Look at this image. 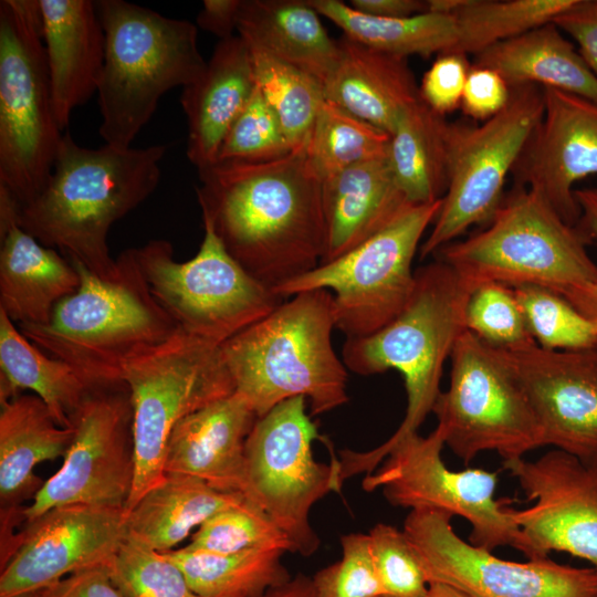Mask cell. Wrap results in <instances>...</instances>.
Segmentation results:
<instances>
[{"mask_svg":"<svg viewBox=\"0 0 597 597\" xmlns=\"http://www.w3.org/2000/svg\"><path fill=\"white\" fill-rule=\"evenodd\" d=\"M342 558L313 575L316 597H380L368 534L342 536Z\"/></svg>","mask_w":597,"mask_h":597,"instance_id":"obj_45","label":"cell"},{"mask_svg":"<svg viewBox=\"0 0 597 597\" xmlns=\"http://www.w3.org/2000/svg\"><path fill=\"white\" fill-rule=\"evenodd\" d=\"M237 32L250 50L306 72L323 87L338 62V41L308 0H242Z\"/></svg>","mask_w":597,"mask_h":597,"instance_id":"obj_29","label":"cell"},{"mask_svg":"<svg viewBox=\"0 0 597 597\" xmlns=\"http://www.w3.org/2000/svg\"><path fill=\"white\" fill-rule=\"evenodd\" d=\"M452 515L411 510L404 522L425 575L449 584L468 597H597V572L549 558L517 563L464 542L451 525Z\"/></svg>","mask_w":597,"mask_h":597,"instance_id":"obj_17","label":"cell"},{"mask_svg":"<svg viewBox=\"0 0 597 597\" xmlns=\"http://www.w3.org/2000/svg\"><path fill=\"white\" fill-rule=\"evenodd\" d=\"M444 437L439 426L427 437L412 433L397 442L385 460L365 475L367 492L383 491L395 506L433 510L470 522V544L492 552L511 546L530 556L526 540L504 501L495 500L498 474L479 468L450 470L441 452Z\"/></svg>","mask_w":597,"mask_h":597,"instance_id":"obj_15","label":"cell"},{"mask_svg":"<svg viewBox=\"0 0 597 597\" xmlns=\"http://www.w3.org/2000/svg\"><path fill=\"white\" fill-rule=\"evenodd\" d=\"M579 226L566 223L537 192L515 186L484 229L440 248L434 256L473 287L499 282L536 285L556 293L597 283V264Z\"/></svg>","mask_w":597,"mask_h":597,"instance_id":"obj_7","label":"cell"},{"mask_svg":"<svg viewBox=\"0 0 597 597\" xmlns=\"http://www.w3.org/2000/svg\"><path fill=\"white\" fill-rule=\"evenodd\" d=\"M474 57L475 65L494 70L511 88L536 85L597 103V76L552 22L494 44Z\"/></svg>","mask_w":597,"mask_h":597,"instance_id":"obj_30","label":"cell"},{"mask_svg":"<svg viewBox=\"0 0 597 597\" xmlns=\"http://www.w3.org/2000/svg\"><path fill=\"white\" fill-rule=\"evenodd\" d=\"M503 467L534 502L527 509H511L528 559L565 552L588 561L597 572V464L554 449L535 461L514 459L503 461Z\"/></svg>","mask_w":597,"mask_h":597,"instance_id":"obj_18","label":"cell"},{"mask_svg":"<svg viewBox=\"0 0 597 597\" xmlns=\"http://www.w3.org/2000/svg\"><path fill=\"white\" fill-rule=\"evenodd\" d=\"M575 197L582 209L580 227L591 241L597 242V188L575 190ZM558 294L584 316L597 323V283L570 286Z\"/></svg>","mask_w":597,"mask_h":597,"instance_id":"obj_49","label":"cell"},{"mask_svg":"<svg viewBox=\"0 0 597 597\" xmlns=\"http://www.w3.org/2000/svg\"><path fill=\"white\" fill-rule=\"evenodd\" d=\"M448 124L419 98L402 109L390 134L387 160L412 205L436 202L447 191Z\"/></svg>","mask_w":597,"mask_h":597,"instance_id":"obj_33","label":"cell"},{"mask_svg":"<svg viewBox=\"0 0 597 597\" xmlns=\"http://www.w3.org/2000/svg\"><path fill=\"white\" fill-rule=\"evenodd\" d=\"M450 359V384L432 412L457 457L468 464L483 451H495L510 461L544 447L531 401L502 349L464 331Z\"/></svg>","mask_w":597,"mask_h":597,"instance_id":"obj_11","label":"cell"},{"mask_svg":"<svg viewBox=\"0 0 597 597\" xmlns=\"http://www.w3.org/2000/svg\"><path fill=\"white\" fill-rule=\"evenodd\" d=\"M333 294L297 293L220 345L234 392L258 418L279 404L304 397L311 417L348 401L346 366L334 350Z\"/></svg>","mask_w":597,"mask_h":597,"instance_id":"obj_4","label":"cell"},{"mask_svg":"<svg viewBox=\"0 0 597 597\" xmlns=\"http://www.w3.org/2000/svg\"><path fill=\"white\" fill-rule=\"evenodd\" d=\"M203 239L196 255L175 259L163 239L133 248L157 303L177 328L220 346L256 323L285 298L250 275L227 251L211 222L202 218Z\"/></svg>","mask_w":597,"mask_h":597,"instance_id":"obj_10","label":"cell"},{"mask_svg":"<svg viewBox=\"0 0 597 597\" xmlns=\"http://www.w3.org/2000/svg\"><path fill=\"white\" fill-rule=\"evenodd\" d=\"M45 60L60 128L97 93L105 60V33L95 1L39 0Z\"/></svg>","mask_w":597,"mask_h":597,"instance_id":"obj_24","label":"cell"},{"mask_svg":"<svg viewBox=\"0 0 597 597\" xmlns=\"http://www.w3.org/2000/svg\"><path fill=\"white\" fill-rule=\"evenodd\" d=\"M256 86L251 52L238 35L219 40L201 75L182 87L187 116V157L202 169L217 160L220 146Z\"/></svg>","mask_w":597,"mask_h":597,"instance_id":"obj_25","label":"cell"},{"mask_svg":"<svg viewBox=\"0 0 597 597\" xmlns=\"http://www.w3.org/2000/svg\"><path fill=\"white\" fill-rule=\"evenodd\" d=\"M0 411V564L11 557L22 503L35 496L44 483L34 468L64 457L73 428L56 423L46 405L35 395H18L2 401Z\"/></svg>","mask_w":597,"mask_h":597,"instance_id":"obj_22","label":"cell"},{"mask_svg":"<svg viewBox=\"0 0 597 597\" xmlns=\"http://www.w3.org/2000/svg\"><path fill=\"white\" fill-rule=\"evenodd\" d=\"M242 0H205L197 24L219 40L231 38L238 28Z\"/></svg>","mask_w":597,"mask_h":597,"instance_id":"obj_51","label":"cell"},{"mask_svg":"<svg viewBox=\"0 0 597 597\" xmlns=\"http://www.w3.org/2000/svg\"><path fill=\"white\" fill-rule=\"evenodd\" d=\"M250 50V49H249ZM255 81L295 149L308 140L322 103L323 84L306 72L250 50Z\"/></svg>","mask_w":597,"mask_h":597,"instance_id":"obj_38","label":"cell"},{"mask_svg":"<svg viewBox=\"0 0 597 597\" xmlns=\"http://www.w3.org/2000/svg\"><path fill=\"white\" fill-rule=\"evenodd\" d=\"M31 597H125L111 577L109 567L81 570L29 594Z\"/></svg>","mask_w":597,"mask_h":597,"instance_id":"obj_50","label":"cell"},{"mask_svg":"<svg viewBox=\"0 0 597 597\" xmlns=\"http://www.w3.org/2000/svg\"><path fill=\"white\" fill-rule=\"evenodd\" d=\"M535 343L548 350L597 347V323L584 316L561 294L542 286L513 287Z\"/></svg>","mask_w":597,"mask_h":597,"instance_id":"obj_39","label":"cell"},{"mask_svg":"<svg viewBox=\"0 0 597 597\" xmlns=\"http://www.w3.org/2000/svg\"><path fill=\"white\" fill-rule=\"evenodd\" d=\"M191 547L217 553L247 549L292 552L285 534L255 502L243 498L209 517L191 535Z\"/></svg>","mask_w":597,"mask_h":597,"instance_id":"obj_40","label":"cell"},{"mask_svg":"<svg viewBox=\"0 0 597 597\" xmlns=\"http://www.w3.org/2000/svg\"><path fill=\"white\" fill-rule=\"evenodd\" d=\"M95 387L74 367L34 345L0 310V402L31 390L59 426L71 428L73 415Z\"/></svg>","mask_w":597,"mask_h":597,"instance_id":"obj_31","label":"cell"},{"mask_svg":"<svg viewBox=\"0 0 597 597\" xmlns=\"http://www.w3.org/2000/svg\"><path fill=\"white\" fill-rule=\"evenodd\" d=\"M256 419L237 392L182 418L168 438L165 474L195 476L220 492L244 495L245 442Z\"/></svg>","mask_w":597,"mask_h":597,"instance_id":"obj_23","label":"cell"},{"mask_svg":"<svg viewBox=\"0 0 597 597\" xmlns=\"http://www.w3.org/2000/svg\"><path fill=\"white\" fill-rule=\"evenodd\" d=\"M95 3L105 33L100 135L107 145L129 148L160 97L195 82L207 62L192 22L124 0Z\"/></svg>","mask_w":597,"mask_h":597,"instance_id":"obj_6","label":"cell"},{"mask_svg":"<svg viewBox=\"0 0 597 597\" xmlns=\"http://www.w3.org/2000/svg\"><path fill=\"white\" fill-rule=\"evenodd\" d=\"M544 112L513 172L516 186L540 193L568 224L582 209L574 185L597 175V103L544 87Z\"/></svg>","mask_w":597,"mask_h":597,"instance_id":"obj_21","label":"cell"},{"mask_svg":"<svg viewBox=\"0 0 597 597\" xmlns=\"http://www.w3.org/2000/svg\"><path fill=\"white\" fill-rule=\"evenodd\" d=\"M413 291L404 310L386 326L358 338H346L343 363L368 376L398 370L407 392L406 415L384 443L368 451L343 450L342 480L373 473L400 440L418 432L441 392L443 365L465 328V307L475 289L437 259L415 272Z\"/></svg>","mask_w":597,"mask_h":597,"instance_id":"obj_3","label":"cell"},{"mask_svg":"<svg viewBox=\"0 0 597 597\" xmlns=\"http://www.w3.org/2000/svg\"><path fill=\"white\" fill-rule=\"evenodd\" d=\"M198 175L202 218L260 283L273 291L321 263L322 179L308 160L307 142L275 160L216 161Z\"/></svg>","mask_w":597,"mask_h":597,"instance_id":"obj_1","label":"cell"},{"mask_svg":"<svg viewBox=\"0 0 597 597\" xmlns=\"http://www.w3.org/2000/svg\"><path fill=\"white\" fill-rule=\"evenodd\" d=\"M63 134L45 60L39 0L0 1V188L18 209L43 190Z\"/></svg>","mask_w":597,"mask_h":597,"instance_id":"obj_8","label":"cell"},{"mask_svg":"<svg viewBox=\"0 0 597 597\" xmlns=\"http://www.w3.org/2000/svg\"><path fill=\"white\" fill-rule=\"evenodd\" d=\"M81 284L62 300L45 325H18L48 355L74 367L92 384L123 381L126 364L169 339L177 326L157 303L134 249L116 258L117 270L101 277L71 261Z\"/></svg>","mask_w":597,"mask_h":597,"instance_id":"obj_5","label":"cell"},{"mask_svg":"<svg viewBox=\"0 0 597 597\" xmlns=\"http://www.w3.org/2000/svg\"><path fill=\"white\" fill-rule=\"evenodd\" d=\"M465 328L498 349L535 343L514 290L499 282H486L472 291L465 307Z\"/></svg>","mask_w":597,"mask_h":597,"instance_id":"obj_42","label":"cell"},{"mask_svg":"<svg viewBox=\"0 0 597 597\" xmlns=\"http://www.w3.org/2000/svg\"><path fill=\"white\" fill-rule=\"evenodd\" d=\"M440 207L441 199L410 205L367 241L273 292L283 298L313 290L334 292L336 328L346 338L377 332L390 323L410 298L416 283L412 260Z\"/></svg>","mask_w":597,"mask_h":597,"instance_id":"obj_13","label":"cell"},{"mask_svg":"<svg viewBox=\"0 0 597 597\" xmlns=\"http://www.w3.org/2000/svg\"><path fill=\"white\" fill-rule=\"evenodd\" d=\"M133 408L135 475L125 513L164 478L168 438L188 415L234 392L220 346L177 331L123 370Z\"/></svg>","mask_w":597,"mask_h":597,"instance_id":"obj_9","label":"cell"},{"mask_svg":"<svg viewBox=\"0 0 597 597\" xmlns=\"http://www.w3.org/2000/svg\"><path fill=\"white\" fill-rule=\"evenodd\" d=\"M410 205L387 158L360 163L323 179L325 248L320 264L367 241Z\"/></svg>","mask_w":597,"mask_h":597,"instance_id":"obj_26","label":"cell"},{"mask_svg":"<svg viewBox=\"0 0 597 597\" xmlns=\"http://www.w3.org/2000/svg\"><path fill=\"white\" fill-rule=\"evenodd\" d=\"M161 553L202 597H255L292 578L280 549L217 553L187 545Z\"/></svg>","mask_w":597,"mask_h":597,"instance_id":"obj_35","label":"cell"},{"mask_svg":"<svg viewBox=\"0 0 597 597\" xmlns=\"http://www.w3.org/2000/svg\"><path fill=\"white\" fill-rule=\"evenodd\" d=\"M390 135L325 100L307 140V156L323 180L354 165L387 158Z\"/></svg>","mask_w":597,"mask_h":597,"instance_id":"obj_37","label":"cell"},{"mask_svg":"<svg viewBox=\"0 0 597 597\" xmlns=\"http://www.w3.org/2000/svg\"><path fill=\"white\" fill-rule=\"evenodd\" d=\"M423 597H468L465 594L460 591L458 588L442 583V582H430L428 589Z\"/></svg>","mask_w":597,"mask_h":597,"instance_id":"obj_54","label":"cell"},{"mask_svg":"<svg viewBox=\"0 0 597 597\" xmlns=\"http://www.w3.org/2000/svg\"><path fill=\"white\" fill-rule=\"evenodd\" d=\"M543 112L542 87L522 85L511 88L506 106L481 125L448 124V188L420 259L434 255L470 227L490 223Z\"/></svg>","mask_w":597,"mask_h":597,"instance_id":"obj_12","label":"cell"},{"mask_svg":"<svg viewBox=\"0 0 597 597\" xmlns=\"http://www.w3.org/2000/svg\"><path fill=\"white\" fill-rule=\"evenodd\" d=\"M18 597H31V595L27 594V595H22V596H18Z\"/></svg>","mask_w":597,"mask_h":597,"instance_id":"obj_55","label":"cell"},{"mask_svg":"<svg viewBox=\"0 0 597 597\" xmlns=\"http://www.w3.org/2000/svg\"><path fill=\"white\" fill-rule=\"evenodd\" d=\"M0 310L17 325L48 324L55 306L80 287L77 270L17 222L0 232Z\"/></svg>","mask_w":597,"mask_h":597,"instance_id":"obj_28","label":"cell"},{"mask_svg":"<svg viewBox=\"0 0 597 597\" xmlns=\"http://www.w3.org/2000/svg\"><path fill=\"white\" fill-rule=\"evenodd\" d=\"M502 350L531 401L543 444L597 464V347L548 350L532 343Z\"/></svg>","mask_w":597,"mask_h":597,"instance_id":"obj_20","label":"cell"},{"mask_svg":"<svg viewBox=\"0 0 597 597\" xmlns=\"http://www.w3.org/2000/svg\"><path fill=\"white\" fill-rule=\"evenodd\" d=\"M71 421L73 438L63 463L24 507L25 523L63 505L125 509L135 475L133 408L126 384L96 386Z\"/></svg>","mask_w":597,"mask_h":597,"instance_id":"obj_16","label":"cell"},{"mask_svg":"<svg viewBox=\"0 0 597 597\" xmlns=\"http://www.w3.org/2000/svg\"><path fill=\"white\" fill-rule=\"evenodd\" d=\"M320 15L331 20L347 38L370 49L408 57L451 52L457 42L454 18L423 12L404 19L362 14L338 0H308Z\"/></svg>","mask_w":597,"mask_h":597,"instance_id":"obj_34","label":"cell"},{"mask_svg":"<svg viewBox=\"0 0 597 597\" xmlns=\"http://www.w3.org/2000/svg\"><path fill=\"white\" fill-rule=\"evenodd\" d=\"M165 153L164 145L87 148L66 132L43 190L18 209L17 223L70 261L111 277L117 264L108 231L155 191Z\"/></svg>","mask_w":597,"mask_h":597,"instance_id":"obj_2","label":"cell"},{"mask_svg":"<svg viewBox=\"0 0 597 597\" xmlns=\"http://www.w3.org/2000/svg\"><path fill=\"white\" fill-rule=\"evenodd\" d=\"M324 85L325 100L388 133L404 108L420 98L407 59L363 45L346 35Z\"/></svg>","mask_w":597,"mask_h":597,"instance_id":"obj_27","label":"cell"},{"mask_svg":"<svg viewBox=\"0 0 597 597\" xmlns=\"http://www.w3.org/2000/svg\"><path fill=\"white\" fill-rule=\"evenodd\" d=\"M109 572L125 597H202L191 589L180 568L164 553L128 534Z\"/></svg>","mask_w":597,"mask_h":597,"instance_id":"obj_41","label":"cell"},{"mask_svg":"<svg viewBox=\"0 0 597 597\" xmlns=\"http://www.w3.org/2000/svg\"><path fill=\"white\" fill-rule=\"evenodd\" d=\"M355 11L383 19H404L427 12V1L421 0H350Z\"/></svg>","mask_w":597,"mask_h":597,"instance_id":"obj_52","label":"cell"},{"mask_svg":"<svg viewBox=\"0 0 597 597\" xmlns=\"http://www.w3.org/2000/svg\"><path fill=\"white\" fill-rule=\"evenodd\" d=\"M471 66L468 55L454 52L439 54L422 76L420 98L439 115L453 113L461 105Z\"/></svg>","mask_w":597,"mask_h":597,"instance_id":"obj_46","label":"cell"},{"mask_svg":"<svg viewBox=\"0 0 597 597\" xmlns=\"http://www.w3.org/2000/svg\"><path fill=\"white\" fill-rule=\"evenodd\" d=\"M243 498L220 492L195 476L165 474L125 513L127 534L157 552H168L213 514Z\"/></svg>","mask_w":597,"mask_h":597,"instance_id":"obj_32","label":"cell"},{"mask_svg":"<svg viewBox=\"0 0 597 597\" xmlns=\"http://www.w3.org/2000/svg\"><path fill=\"white\" fill-rule=\"evenodd\" d=\"M552 23L576 42L579 54L597 76V0H576Z\"/></svg>","mask_w":597,"mask_h":597,"instance_id":"obj_48","label":"cell"},{"mask_svg":"<svg viewBox=\"0 0 597 597\" xmlns=\"http://www.w3.org/2000/svg\"><path fill=\"white\" fill-rule=\"evenodd\" d=\"M306 398L287 399L256 419L245 442V498L259 504L285 534L293 553L314 554L320 538L310 523L312 506L343 481L338 459L317 462L321 438L306 412Z\"/></svg>","mask_w":597,"mask_h":597,"instance_id":"obj_14","label":"cell"},{"mask_svg":"<svg viewBox=\"0 0 597 597\" xmlns=\"http://www.w3.org/2000/svg\"><path fill=\"white\" fill-rule=\"evenodd\" d=\"M576 0H465L453 14L451 52L476 55L490 46L553 22Z\"/></svg>","mask_w":597,"mask_h":597,"instance_id":"obj_36","label":"cell"},{"mask_svg":"<svg viewBox=\"0 0 597 597\" xmlns=\"http://www.w3.org/2000/svg\"><path fill=\"white\" fill-rule=\"evenodd\" d=\"M255 597H316L312 578L303 574Z\"/></svg>","mask_w":597,"mask_h":597,"instance_id":"obj_53","label":"cell"},{"mask_svg":"<svg viewBox=\"0 0 597 597\" xmlns=\"http://www.w3.org/2000/svg\"><path fill=\"white\" fill-rule=\"evenodd\" d=\"M368 535L380 597H423L429 583L404 531L378 523Z\"/></svg>","mask_w":597,"mask_h":597,"instance_id":"obj_44","label":"cell"},{"mask_svg":"<svg viewBox=\"0 0 597 597\" xmlns=\"http://www.w3.org/2000/svg\"><path fill=\"white\" fill-rule=\"evenodd\" d=\"M293 150L284 130L258 85L228 130L216 161L263 163Z\"/></svg>","mask_w":597,"mask_h":597,"instance_id":"obj_43","label":"cell"},{"mask_svg":"<svg viewBox=\"0 0 597 597\" xmlns=\"http://www.w3.org/2000/svg\"><path fill=\"white\" fill-rule=\"evenodd\" d=\"M125 519L124 509L71 504L27 522L0 568V597L32 594L74 573L109 567L127 535Z\"/></svg>","mask_w":597,"mask_h":597,"instance_id":"obj_19","label":"cell"},{"mask_svg":"<svg viewBox=\"0 0 597 597\" xmlns=\"http://www.w3.org/2000/svg\"><path fill=\"white\" fill-rule=\"evenodd\" d=\"M511 87L494 70L473 64L469 72L460 108L473 119L485 122L509 103Z\"/></svg>","mask_w":597,"mask_h":597,"instance_id":"obj_47","label":"cell"}]
</instances>
